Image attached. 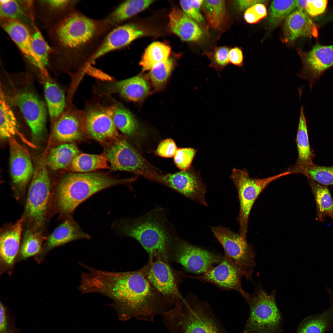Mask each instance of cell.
Instances as JSON below:
<instances>
[{"instance_id":"1","label":"cell","mask_w":333,"mask_h":333,"mask_svg":"<svg viewBox=\"0 0 333 333\" xmlns=\"http://www.w3.org/2000/svg\"><path fill=\"white\" fill-rule=\"evenodd\" d=\"M86 269L88 271L81 276L80 291L83 294L99 293L110 298L121 320L134 318L152 321L172 307L140 269L115 272L88 266Z\"/></svg>"},{"instance_id":"2","label":"cell","mask_w":333,"mask_h":333,"mask_svg":"<svg viewBox=\"0 0 333 333\" xmlns=\"http://www.w3.org/2000/svg\"><path fill=\"white\" fill-rule=\"evenodd\" d=\"M163 208L153 209L141 216L124 218L116 222L119 234L137 240L149 254L150 259L168 263L170 253L178 236L168 221Z\"/></svg>"},{"instance_id":"3","label":"cell","mask_w":333,"mask_h":333,"mask_svg":"<svg viewBox=\"0 0 333 333\" xmlns=\"http://www.w3.org/2000/svg\"><path fill=\"white\" fill-rule=\"evenodd\" d=\"M133 179H118L98 172L75 173L64 176L53 192L52 208L62 218L72 216L76 208L95 194L109 187L126 184Z\"/></svg>"},{"instance_id":"4","label":"cell","mask_w":333,"mask_h":333,"mask_svg":"<svg viewBox=\"0 0 333 333\" xmlns=\"http://www.w3.org/2000/svg\"><path fill=\"white\" fill-rule=\"evenodd\" d=\"M162 316L170 333H229L209 304L193 294Z\"/></svg>"},{"instance_id":"5","label":"cell","mask_w":333,"mask_h":333,"mask_svg":"<svg viewBox=\"0 0 333 333\" xmlns=\"http://www.w3.org/2000/svg\"><path fill=\"white\" fill-rule=\"evenodd\" d=\"M105 27L102 22L92 19L75 11L61 21L56 32L61 46L70 52L77 61L89 56L88 54L91 53L89 51L100 31Z\"/></svg>"},{"instance_id":"6","label":"cell","mask_w":333,"mask_h":333,"mask_svg":"<svg viewBox=\"0 0 333 333\" xmlns=\"http://www.w3.org/2000/svg\"><path fill=\"white\" fill-rule=\"evenodd\" d=\"M46 163V158L37 160L28 188L24 214L22 217L26 228L43 230L51 208L53 192Z\"/></svg>"},{"instance_id":"7","label":"cell","mask_w":333,"mask_h":333,"mask_svg":"<svg viewBox=\"0 0 333 333\" xmlns=\"http://www.w3.org/2000/svg\"><path fill=\"white\" fill-rule=\"evenodd\" d=\"M250 313L243 333H280L282 319L278 307L275 291L267 294L258 287L245 299Z\"/></svg>"},{"instance_id":"8","label":"cell","mask_w":333,"mask_h":333,"mask_svg":"<svg viewBox=\"0 0 333 333\" xmlns=\"http://www.w3.org/2000/svg\"><path fill=\"white\" fill-rule=\"evenodd\" d=\"M290 174L287 171L274 176L260 179L250 177L245 169H233L230 178L238 193L240 209L237 220L239 225V234L241 237L246 239L250 213L259 195L271 182Z\"/></svg>"},{"instance_id":"9","label":"cell","mask_w":333,"mask_h":333,"mask_svg":"<svg viewBox=\"0 0 333 333\" xmlns=\"http://www.w3.org/2000/svg\"><path fill=\"white\" fill-rule=\"evenodd\" d=\"M170 257L188 272L202 274L220 263L224 256L194 245L178 236L170 251Z\"/></svg>"},{"instance_id":"10","label":"cell","mask_w":333,"mask_h":333,"mask_svg":"<svg viewBox=\"0 0 333 333\" xmlns=\"http://www.w3.org/2000/svg\"><path fill=\"white\" fill-rule=\"evenodd\" d=\"M214 236L228 255L242 271L247 279L251 278L255 265L256 254L246 239L229 229L220 226L210 227Z\"/></svg>"},{"instance_id":"11","label":"cell","mask_w":333,"mask_h":333,"mask_svg":"<svg viewBox=\"0 0 333 333\" xmlns=\"http://www.w3.org/2000/svg\"><path fill=\"white\" fill-rule=\"evenodd\" d=\"M105 154L113 170L133 172L153 180L158 174L124 138L112 142Z\"/></svg>"},{"instance_id":"12","label":"cell","mask_w":333,"mask_h":333,"mask_svg":"<svg viewBox=\"0 0 333 333\" xmlns=\"http://www.w3.org/2000/svg\"><path fill=\"white\" fill-rule=\"evenodd\" d=\"M154 180L200 205L207 206L205 185L198 173L188 169L174 173L158 174Z\"/></svg>"},{"instance_id":"13","label":"cell","mask_w":333,"mask_h":333,"mask_svg":"<svg viewBox=\"0 0 333 333\" xmlns=\"http://www.w3.org/2000/svg\"><path fill=\"white\" fill-rule=\"evenodd\" d=\"M11 175L17 200L24 196L27 185L32 179L34 168L30 153L14 138L8 139Z\"/></svg>"},{"instance_id":"14","label":"cell","mask_w":333,"mask_h":333,"mask_svg":"<svg viewBox=\"0 0 333 333\" xmlns=\"http://www.w3.org/2000/svg\"><path fill=\"white\" fill-rule=\"evenodd\" d=\"M224 254L223 259L216 266L206 273L192 278L224 290H235L245 299L249 294L244 291L241 286L244 273L232 260Z\"/></svg>"},{"instance_id":"15","label":"cell","mask_w":333,"mask_h":333,"mask_svg":"<svg viewBox=\"0 0 333 333\" xmlns=\"http://www.w3.org/2000/svg\"><path fill=\"white\" fill-rule=\"evenodd\" d=\"M155 289L173 306L182 297L168 263L158 259H150L140 269Z\"/></svg>"},{"instance_id":"16","label":"cell","mask_w":333,"mask_h":333,"mask_svg":"<svg viewBox=\"0 0 333 333\" xmlns=\"http://www.w3.org/2000/svg\"><path fill=\"white\" fill-rule=\"evenodd\" d=\"M11 101L22 112L34 139H40L45 131L47 121V110L43 103L34 94L26 91L15 93Z\"/></svg>"},{"instance_id":"17","label":"cell","mask_w":333,"mask_h":333,"mask_svg":"<svg viewBox=\"0 0 333 333\" xmlns=\"http://www.w3.org/2000/svg\"><path fill=\"white\" fill-rule=\"evenodd\" d=\"M302 54L303 68L298 76L308 80L311 88L325 71L333 66V45H316Z\"/></svg>"},{"instance_id":"18","label":"cell","mask_w":333,"mask_h":333,"mask_svg":"<svg viewBox=\"0 0 333 333\" xmlns=\"http://www.w3.org/2000/svg\"><path fill=\"white\" fill-rule=\"evenodd\" d=\"M22 217L14 223L6 224L0 229V273L11 274L20 245L23 227Z\"/></svg>"},{"instance_id":"19","label":"cell","mask_w":333,"mask_h":333,"mask_svg":"<svg viewBox=\"0 0 333 333\" xmlns=\"http://www.w3.org/2000/svg\"><path fill=\"white\" fill-rule=\"evenodd\" d=\"M85 126L89 135L101 143H112L120 138L113 121L111 108L95 109L89 111Z\"/></svg>"},{"instance_id":"20","label":"cell","mask_w":333,"mask_h":333,"mask_svg":"<svg viewBox=\"0 0 333 333\" xmlns=\"http://www.w3.org/2000/svg\"><path fill=\"white\" fill-rule=\"evenodd\" d=\"M90 238L89 235L82 230L72 216L67 217L47 237L41 251L35 257V259L39 263L54 248L76 240Z\"/></svg>"},{"instance_id":"21","label":"cell","mask_w":333,"mask_h":333,"mask_svg":"<svg viewBox=\"0 0 333 333\" xmlns=\"http://www.w3.org/2000/svg\"><path fill=\"white\" fill-rule=\"evenodd\" d=\"M144 34L142 30L133 24L116 27L106 35L89 62L92 63L108 53L127 45Z\"/></svg>"},{"instance_id":"22","label":"cell","mask_w":333,"mask_h":333,"mask_svg":"<svg viewBox=\"0 0 333 333\" xmlns=\"http://www.w3.org/2000/svg\"><path fill=\"white\" fill-rule=\"evenodd\" d=\"M2 25L25 57L45 75H47L46 68L33 51L32 35L26 27L19 21L3 18Z\"/></svg>"},{"instance_id":"23","label":"cell","mask_w":333,"mask_h":333,"mask_svg":"<svg viewBox=\"0 0 333 333\" xmlns=\"http://www.w3.org/2000/svg\"><path fill=\"white\" fill-rule=\"evenodd\" d=\"M296 142L298 158L296 163L288 171L291 173L304 174L306 170L314 163L313 160L315 155L310 145L304 107L300 110Z\"/></svg>"},{"instance_id":"24","label":"cell","mask_w":333,"mask_h":333,"mask_svg":"<svg viewBox=\"0 0 333 333\" xmlns=\"http://www.w3.org/2000/svg\"><path fill=\"white\" fill-rule=\"evenodd\" d=\"M318 31L316 25L303 11L294 10L285 19L284 39L292 42L303 36L317 37Z\"/></svg>"},{"instance_id":"25","label":"cell","mask_w":333,"mask_h":333,"mask_svg":"<svg viewBox=\"0 0 333 333\" xmlns=\"http://www.w3.org/2000/svg\"><path fill=\"white\" fill-rule=\"evenodd\" d=\"M170 30L181 39L196 42L202 39L203 31L197 23L179 9L174 8L169 15Z\"/></svg>"},{"instance_id":"26","label":"cell","mask_w":333,"mask_h":333,"mask_svg":"<svg viewBox=\"0 0 333 333\" xmlns=\"http://www.w3.org/2000/svg\"><path fill=\"white\" fill-rule=\"evenodd\" d=\"M53 134L61 142L68 143L79 140L82 134L79 119L73 113L63 114L55 123Z\"/></svg>"},{"instance_id":"27","label":"cell","mask_w":333,"mask_h":333,"mask_svg":"<svg viewBox=\"0 0 333 333\" xmlns=\"http://www.w3.org/2000/svg\"><path fill=\"white\" fill-rule=\"evenodd\" d=\"M113 87L115 91L125 98L133 101L142 100L150 92L148 82L141 75L117 81Z\"/></svg>"},{"instance_id":"28","label":"cell","mask_w":333,"mask_h":333,"mask_svg":"<svg viewBox=\"0 0 333 333\" xmlns=\"http://www.w3.org/2000/svg\"><path fill=\"white\" fill-rule=\"evenodd\" d=\"M154 1L151 0L126 1L116 8L103 22L107 27H117L124 21L146 8Z\"/></svg>"},{"instance_id":"29","label":"cell","mask_w":333,"mask_h":333,"mask_svg":"<svg viewBox=\"0 0 333 333\" xmlns=\"http://www.w3.org/2000/svg\"><path fill=\"white\" fill-rule=\"evenodd\" d=\"M307 179L315 202L316 220L323 222L328 217L333 220V199L329 189L327 186L319 184L310 178Z\"/></svg>"},{"instance_id":"30","label":"cell","mask_w":333,"mask_h":333,"mask_svg":"<svg viewBox=\"0 0 333 333\" xmlns=\"http://www.w3.org/2000/svg\"><path fill=\"white\" fill-rule=\"evenodd\" d=\"M47 237L43 230L33 228H26L16 262L25 260L31 257H35L39 254L42 251Z\"/></svg>"},{"instance_id":"31","label":"cell","mask_w":333,"mask_h":333,"mask_svg":"<svg viewBox=\"0 0 333 333\" xmlns=\"http://www.w3.org/2000/svg\"><path fill=\"white\" fill-rule=\"evenodd\" d=\"M0 103L1 139H9L14 137V136L17 135L25 142L29 144L30 143L27 142V140L19 130L18 123L16 117L10 107L7 103L5 96L1 88L0 90Z\"/></svg>"},{"instance_id":"32","label":"cell","mask_w":333,"mask_h":333,"mask_svg":"<svg viewBox=\"0 0 333 333\" xmlns=\"http://www.w3.org/2000/svg\"><path fill=\"white\" fill-rule=\"evenodd\" d=\"M80 151L75 144L65 143L51 149L47 156L46 163L51 169L57 170L71 165Z\"/></svg>"},{"instance_id":"33","label":"cell","mask_w":333,"mask_h":333,"mask_svg":"<svg viewBox=\"0 0 333 333\" xmlns=\"http://www.w3.org/2000/svg\"><path fill=\"white\" fill-rule=\"evenodd\" d=\"M333 327V309L307 317L299 325L296 333H324Z\"/></svg>"},{"instance_id":"34","label":"cell","mask_w":333,"mask_h":333,"mask_svg":"<svg viewBox=\"0 0 333 333\" xmlns=\"http://www.w3.org/2000/svg\"><path fill=\"white\" fill-rule=\"evenodd\" d=\"M105 154H79L73 160L71 170L76 173L91 172L96 170L110 168Z\"/></svg>"},{"instance_id":"35","label":"cell","mask_w":333,"mask_h":333,"mask_svg":"<svg viewBox=\"0 0 333 333\" xmlns=\"http://www.w3.org/2000/svg\"><path fill=\"white\" fill-rule=\"evenodd\" d=\"M111 110L112 118L116 128L128 136L134 137L138 134L139 124L130 111L118 105L112 107Z\"/></svg>"},{"instance_id":"36","label":"cell","mask_w":333,"mask_h":333,"mask_svg":"<svg viewBox=\"0 0 333 333\" xmlns=\"http://www.w3.org/2000/svg\"><path fill=\"white\" fill-rule=\"evenodd\" d=\"M171 48L163 43L154 42L146 48L139 64L143 71L151 70L169 58Z\"/></svg>"},{"instance_id":"37","label":"cell","mask_w":333,"mask_h":333,"mask_svg":"<svg viewBox=\"0 0 333 333\" xmlns=\"http://www.w3.org/2000/svg\"><path fill=\"white\" fill-rule=\"evenodd\" d=\"M202 6L208 25L215 30H221L227 19L225 1L204 0Z\"/></svg>"},{"instance_id":"38","label":"cell","mask_w":333,"mask_h":333,"mask_svg":"<svg viewBox=\"0 0 333 333\" xmlns=\"http://www.w3.org/2000/svg\"><path fill=\"white\" fill-rule=\"evenodd\" d=\"M44 95L50 116L52 120L56 119L61 115L65 106L64 92L56 84L47 82Z\"/></svg>"},{"instance_id":"39","label":"cell","mask_w":333,"mask_h":333,"mask_svg":"<svg viewBox=\"0 0 333 333\" xmlns=\"http://www.w3.org/2000/svg\"><path fill=\"white\" fill-rule=\"evenodd\" d=\"M296 8L295 0H273L270 5L268 22L274 27Z\"/></svg>"},{"instance_id":"40","label":"cell","mask_w":333,"mask_h":333,"mask_svg":"<svg viewBox=\"0 0 333 333\" xmlns=\"http://www.w3.org/2000/svg\"><path fill=\"white\" fill-rule=\"evenodd\" d=\"M174 62L169 58L165 62L161 64L150 70L149 76L152 84L155 90L162 89L164 86L172 71Z\"/></svg>"},{"instance_id":"41","label":"cell","mask_w":333,"mask_h":333,"mask_svg":"<svg viewBox=\"0 0 333 333\" xmlns=\"http://www.w3.org/2000/svg\"><path fill=\"white\" fill-rule=\"evenodd\" d=\"M303 175L320 184L333 186V166H321L314 163Z\"/></svg>"},{"instance_id":"42","label":"cell","mask_w":333,"mask_h":333,"mask_svg":"<svg viewBox=\"0 0 333 333\" xmlns=\"http://www.w3.org/2000/svg\"><path fill=\"white\" fill-rule=\"evenodd\" d=\"M32 46L34 53L43 66L46 68L51 49L41 33L37 28H36L32 35Z\"/></svg>"},{"instance_id":"43","label":"cell","mask_w":333,"mask_h":333,"mask_svg":"<svg viewBox=\"0 0 333 333\" xmlns=\"http://www.w3.org/2000/svg\"><path fill=\"white\" fill-rule=\"evenodd\" d=\"M20 1L12 0H0V12L2 18L16 20L23 17L25 12Z\"/></svg>"},{"instance_id":"44","label":"cell","mask_w":333,"mask_h":333,"mask_svg":"<svg viewBox=\"0 0 333 333\" xmlns=\"http://www.w3.org/2000/svg\"><path fill=\"white\" fill-rule=\"evenodd\" d=\"M229 48L225 46L216 47L206 55L211 61V65L218 72H220L229 63L228 54Z\"/></svg>"},{"instance_id":"45","label":"cell","mask_w":333,"mask_h":333,"mask_svg":"<svg viewBox=\"0 0 333 333\" xmlns=\"http://www.w3.org/2000/svg\"><path fill=\"white\" fill-rule=\"evenodd\" d=\"M196 151L195 149L191 148L178 149L174 157L176 166L181 171L189 169Z\"/></svg>"},{"instance_id":"46","label":"cell","mask_w":333,"mask_h":333,"mask_svg":"<svg viewBox=\"0 0 333 333\" xmlns=\"http://www.w3.org/2000/svg\"><path fill=\"white\" fill-rule=\"evenodd\" d=\"M266 7L262 3H258L247 9L245 11L244 18L248 23H255L265 18L267 15Z\"/></svg>"},{"instance_id":"47","label":"cell","mask_w":333,"mask_h":333,"mask_svg":"<svg viewBox=\"0 0 333 333\" xmlns=\"http://www.w3.org/2000/svg\"><path fill=\"white\" fill-rule=\"evenodd\" d=\"M177 149L174 141L171 138H167L160 143L155 153L162 157L171 158L174 157Z\"/></svg>"},{"instance_id":"48","label":"cell","mask_w":333,"mask_h":333,"mask_svg":"<svg viewBox=\"0 0 333 333\" xmlns=\"http://www.w3.org/2000/svg\"><path fill=\"white\" fill-rule=\"evenodd\" d=\"M328 1L327 0H307L305 11L310 16L315 17L323 13L325 10Z\"/></svg>"},{"instance_id":"49","label":"cell","mask_w":333,"mask_h":333,"mask_svg":"<svg viewBox=\"0 0 333 333\" xmlns=\"http://www.w3.org/2000/svg\"><path fill=\"white\" fill-rule=\"evenodd\" d=\"M180 3L183 11L188 17L197 23H204V18L202 15L193 7L191 0H181Z\"/></svg>"},{"instance_id":"50","label":"cell","mask_w":333,"mask_h":333,"mask_svg":"<svg viewBox=\"0 0 333 333\" xmlns=\"http://www.w3.org/2000/svg\"><path fill=\"white\" fill-rule=\"evenodd\" d=\"M229 63L239 67L243 65V56L241 50L237 47L230 49L228 54Z\"/></svg>"},{"instance_id":"51","label":"cell","mask_w":333,"mask_h":333,"mask_svg":"<svg viewBox=\"0 0 333 333\" xmlns=\"http://www.w3.org/2000/svg\"><path fill=\"white\" fill-rule=\"evenodd\" d=\"M267 1L261 0H238L235 1L236 4L239 10H247L252 6L258 3H266Z\"/></svg>"},{"instance_id":"52","label":"cell","mask_w":333,"mask_h":333,"mask_svg":"<svg viewBox=\"0 0 333 333\" xmlns=\"http://www.w3.org/2000/svg\"><path fill=\"white\" fill-rule=\"evenodd\" d=\"M51 7L57 9L64 8L71 3V1L67 0H52L44 1Z\"/></svg>"},{"instance_id":"53","label":"cell","mask_w":333,"mask_h":333,"mask_svg":"<svg viewBox=\"0 0 333 333\" xmlns=\"http://www.w3.org/2000/svg\"><path fill=\"white\" fill-rule=\"evenodd\" d=\"M0 330L1 332H3L6 326V318L5 309L1 303H0Z\"/></svg>"},{"instance_id":"54","label":"cell","mask_w":333,"mask_h":333,"mask_svg":"<svg viewBox=\"0 0 333 333\" xmlns=\"http://www.w3.org/2000/svg\"><path fill=\"white\" fill-rule=\"evenodd\" d=\"M203 1V0H191V4L194 9L198 12H200V10L202 6Z\"/></svg>"},{"instance_id":"55","label":"cell","mask_w":333,"mask_h":333,"mask_svg":"<svg viewBox=\"0 0 333 333\" xmlns=\"http://www.w3.org/2000/svg\"><path fill=\"white\" fill-rule=\"evenodd\" d=\"M306 0H295L296 8L298 10L304 11L306 7Z\"/></svg>"},{"instance_id":"56","label":"cell","mask_w":333,"mask_h":333,"mask_svg":"<svg viewBox=\"0 0 333 333\" xmlns=\"http://www.w3.org/2000/svg\"><path fill=\"white\" fill-rule=\"evenodd\" d=\"M328 292L331 297V306L330 307L333 309V291L330 290L328 291Z\"/></svg>"}]
</instances>
